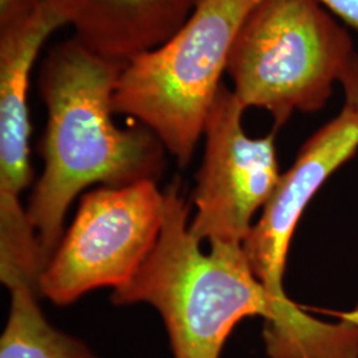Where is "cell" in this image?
Segmentation results:
<instances>
[{
  "label": "cell",
  "instance_id": "1",
  "mask_svg": "<svg viewBox=\"0 0 358 358\" xmlns=\"http://www.w3.org/2000/svg\"><path fill=\"white\" fill-rule=\"evenodd\" d=\"M161 235L130 282L113 291L117 306L146 303L162 316L174 358H219L244 319L266 320L269 358H358V315L337 322L280 301L257 280L243 245L210 244L205 254L190 232V205L174 180L165 192Z\"/></svg>",
  "mask_w": 358,
  "mask_h": 358
},
{
  "label": "cell",
  "instance_id": "2",
  "mask_svg": "<svg viewBox=\"0 0 358 358\" xmlns=\"http://www.w3.org/2000/svg\"><path fill=\"white\" fill-rule=\"evenodd\" d=\"M125 63L103 57L75 36L55 44L38 71L47 109L40 145L43 174L27 214L43 269L63 238L68 207L90 185L121 187L157 180L165 167L162 142L142 127L113 121V94Z\"/></svg>",
  "mask_w": 358,
  "mask_h": 358
},
{
  "label": "cell",
  "instance_id": "3",
  "mask_svg": "<svg viewBox=\"0 0 358 358\" xmlns=\"http://www.w3.org/2000/svg\"><path fill=\"white\" fill-rule=\"evenodd\" d=\"M259 0H199L178 31L130 59L118 77L113 110L152 130L179 166L203 137L234 40Z\"/></svg>",
  "mask_w": 358,
  "mask_h": 358
},
{
  "label": "cell",
  "instance_id": "4",
  "mask_svg": "<svg viewBox=\"0 0 358 358\" xmlns=\"http://www.w3.org/2000/svg\"><path fill=\"white\" fill-rule=\"evenodd\" d=\"M356 53L319 0H259L234 40L226 73L244 108L268 112L279 129L294 112L321 110Z\"/></svg>",
  "mask_w": 358,
  "mask_h": 358
},
{
  "label": "cell",
  "instance_id": "5",
  "mask_svg": "<svg viewBox=\"0 0 358 358\" xmlns=\"http://www.w3.org/2000/svg\"><path fill=\"white\" fill-rule=\"evenodd\" d=\"M165 213L155 180L87 192L40 275V294L68 306L93 289L127 285L158 242Z\"/></svg>",
  "mask_w": 358,
  "mask_h": 358
},
{
  "label": "cell",
  "instance_id": "6",
  "mask_svg": "<svg viewBox=\"0 0 358 358\" xmlns=\"http://www.w3.org/2000/svg\"><path fill=\"white\" fill-rule=\"evenodd\" d=\"M245 110L222 84L206 121L205 153L194 192L196 213L190 232L201 243L243 245L256 213L282 177L275 134L250 137L243 127Z\"/></svg>",
  "mask_w": 358,
  "mask_h": 358
},
{
  "label": "cell",
  "instance_id": "7",
  "mask_svg": "<svg viewBox=\"0 0 358 358\" xmlns=\"http://www.w3.org/2000/svg\"><path fill=\"white\" fill-rule=\"evenodd\" d=\"M64 20L45 3L23 26L0 32V255L22 260L36 236L20 202L32 178L28 90L47 40Z\"/></svg>",
  "mask_w": 358,
  "mask_h": 358
},
{
  "label": "cell",
  "instance_id": "8",
  "mask_svg": "<svg viewBox=\"0 0 358 358\" xmlns=\"http://www.w3.org/2000/svg\"><path fill=\"white\" fill-rule=\"evenodd\" d=\"M357 152L358 108L345 101L338 115L304 142L252 226L244 254L257 280L278 300H291L284 271L300 217L321 186Z\"/></svg>",
  "mask_w": 358,
  "mask_h": 358
},
{
  "label": "cell",
  "instance_id": "9",
  "mask_svg": "<svg viewBox=\"0 0 358 358\" xmlns=\"http://www.w3.org/2000/svg\"><path fill=\"white\" fill-rule=\"evenodd\" d=\"M73 36L103 57L127 63L173 36L199 0H47Z\"/></svg>",
  "mask_w": 358,
  "mask_h": 358
},
{
  "label": "cell",
  "instance_id": "10",
  "mask_svg": "<svg viewBox=\"0 0 358 358\" xmlns=\"http://www.w3.org/2000/svg\"><path fill=\"white\" fill-rule=\"evenodd\" d=\"M11 310L0 338V358H99L76 337L53 328L38 306V288H10Z\"/></svg>",
  "mask_w": 358,
  "mask_h": 358
},
{
  "label": "cell",
  "instance_id": "11",
  "mask_svg": "<svg viewBox=\"0 0 358 358\" xmlns=\"http://www.w3.org/2000/svg\"><path fill=\"white\" fill-rule=\"evenodd\" d=\"M47 0H0V32L23 26Z\"/></svg>",
  "mask_w": 358,
  "mask_h": 358
},
{
  "label": "cell",
  "instance_id": "12",
  "mask_svg": "<svg viewBox=\"0 0 358 358\" xmlns=\"http://www.w3.org/2000/svg\"><path fill=\"white\" fill-rule=\"evenodd\" d=\"M329 13L337 15L344 23L358 29V0H319Z\"/></svg>",
  "mask_w": 358,
  "mask_h": 358
},
{
  "label": "cell",
  "instance_id": "13",
  "mask_svg": "<svg viewBox=\"0 0 358 358\" xmlns=\"http://www.w3.org/2000/svg\"><path fill=\"white\" fill-rule=\"evenodd\" d=\"M340 84L344 90L345 101L353 103L358 108V53L355 55L344 76L341 77Z\"/></svg>",
  "mask_w": 358,
  "mask_h": 358
}]
</instances>
